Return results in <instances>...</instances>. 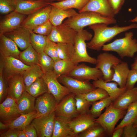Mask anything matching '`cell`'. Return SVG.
<instances>
[{"label":"cell","mask_w":137,"mask_h":137,"mask_svg":"<svg viewBox=\"0 0 137 137\" xmlns=\"http://www.w3.org/2000/svg\"><path fill=\"white\" fill-rule=\"evenodd\" d=\"M92 83L96 88H100L105 90L113 101L127 89L126 87L123 88L118 87V84L115 82H105L102 78L93 81Z\"/></svg>","instance_id":"d4e9b609"},{"label":"cell","mask_w":137,"mask_h":137,"mask_svg":"<svg viewBox=\"0 0 137 137\" xmlns=\"http://www.w3.org/2000/svg\"><path fill=\"white\" fill-rule=\"evenodd\" d=\"M77 65L72 60L59 59L54 61L53 71L58 76L67 75Z\"/></svg>","instance_id":"d590c367"},{"label":"cell","mask_w":137,"mask_h":137,"mask_svg":"<svg viewBox=\"0 0 137 137\" xmlns=\"http://www.w3.org/2000/svg\"><path fill=\"white\" fill-rule=\"evenodd\" d=\"M77 95L83 97L88 101L92 102L109 96L105 90L100 88H96L85 94Z\"/></svg>","instance_id":"b9f144b4"},{"label":"cell","mask_w":137,"mask_h":137,"mask_svg":"<svg viewBox=\"0 0 137 137\" xmlns=\"http://www.w3.org/2000/svg\"><path fill=\"white\" fill-rule=\"evenodd\" d=\"M8 129L6 123L4 124L3 122L0 121V129L1 130H5Z\"/></svg>","instance_id":"9f6ffc18"},{"label":"cell","mask_w":137,"mask_h":137,"mask_svg":"<svg viewBox=\"0 0 137 137\" xmlns=\"http://www.w3.org/2000/svg\"><path fill=\"white\" fill-rule=\"evenodd\" d=\"M8 95L12 97L16 101L25 91V86L22 74L14 76L7 80Z\"/></svg>","instance_id":"603a6c76"},{"label":"cell","mask_w":137,"mask_h":137,"mask_svg":"<svg viewBox=\"0 0 137 137\" xmlns=\"http://www.w3.org/2000/svg\"><path fill=\"white\" fill-rule=\"evenodd\" d=\"M133 35L131 31L126 32L124 38L116 39L111 43L104 45L102 50L115 52L122 59L126 57L132 58L137 52V40L133 38Z\"/></svg>","instance_id":"3957f363"},{"label":"cell","mask_w":137,"mask_h":137,"mask_svg":"<svg viewBox=\"0 0 137 137\" xmlns=\"http://www.w3.org/2000/svg\"><path fill=\"white\" fill-rule=\"evenodd\" d=\"M123 137H137V127L133 124L127 125L124 127Z\"/></svg>","instance_id":"681fc988"},{"label":"cell","mask_w":137,"mask_h":137,"mask_svg":"<svg viewBox=\"0 0 137 137\" xmlns=\"http://www.w3.org/2000/svg\"><path fill=\"white\" fill-rule=\"evenodd\" d=\"M8 93L7 81L4 77L3 73V66L0 62V102H2L5 98L7 97Z\"/></svg>","instance_id":"7dc6e473"},{"label":"cell","mask_w":137,"mask_h":137,"mask_svg":"<svg viewBox=\"0 0 137 137\" xmlns=\"http://www.w3.org/2000/svg\"><path fill=\"white\" fill-rule=\"evenodd\" d=\"M44 52L54 61L60 59L58 54L57 43L50 41L48 38Z\"/></svg>","instance_id":"f6af8a7d"},{"label":"cell","mask_w":137,"mask_h":137,"mask_svg":"<svg viewBox=\"0 0 137 137\" xmlns=\"http://www.w3.org/2000/svg\"><path fill=\"white\" fill-rule=\"evenodd\" d=\"M84 11L96 12L109 18H114L115 15L108 0H89L84 8L79 12Z\"/></svg>","instance_id":"ac0fdd59"},{"label":"cell","mask_w":137,"mask_h":137,"mask_svg":"<svg viewBox=\"0 0 137 137\" xmlns=\"http://www.w3.org/2000/svg\"><path fill=\"white\" fill-rule=\"evenodd\" d=\"M13 40L21 50H24L30 44V31L22 27L5 33Z\"/></svg>","instance_id":"d6986e66"},{"label":"cell","mask_w":137,"mask_h":137,"mask_svg":"<svg viewBox=\"0 0 137 137\" xmlns=\"http://www.w3.org/2000/svg\"><path fill=\"white\" fill-rule=\"evenodd\" d=\"M76 109L79 114L89 113L90 107L92 102L88 101L79 95H75Z\"/></svg>","instance_id":"7bdbcfd3"},{"label":"cell","mask_w":137,"mask_h":137,"mask_svg":"<svg viewBox=\"0 0 137 137\" xmlns=\"http://www.w3.org/2000/svg\"><path fill=\"white\" fill-rule=\"evenodd\" d=\"M116 22L114 18L105 17L94 12L84 11L68 18L63 23L77 32L85 27L96 23H104L108 25L115 24Z\"/></svg>","instance_id":"7a4b0ae2"},{"label":"cell","mask_w":137,"mask_h":137,"mask_svg":"<svg viewBox=\"0 0 137 137\" xmlns=\"http://www.w3.org/2000/svg\"><path fill=\"white\" fill-rule=\"evenodd\" d=\"M37 117L35 110L30 113L21 114L15 119L6 124L8 129L15 128L23 130L25 127L31 123L32 120Z\"/></svg>","instance_id":"f546056e"},{"label":"cell","mask_w":137,"mask_h":137,"mask_svg":"<svg viewBox=\"0 0 137 137\" xmlns=\"http://www.w3.org/2000/svg\"><path fill=\"white\" fill-rule=\"evenodd\" d=\"M18 137H26V134L23 130L20 131Z\"/></svg>","instance_id":"6f0895ef"},{"label":"cell","mask_w":137,"mask_h":137,"mask_svg":"<svg viewBox=\"0 0 137 137\" xmlns=\"http://www.w3.org/2000/svg\"><path fill=\"white\" fill-rule=\"evenodd\" d=\"M108 135L104 128L95 122L84 131L78 134L76 137H105Z\"/></svg>","instance_id":"836d02e7"},{"label":"cell","mask_w":137,"mask_h":137,"mask_svg":"<svg viewBox=\"0 0 137 137\" xmlns=\"http://www.w3.org/2000/svg\"><path fill=\"white\" fill-rule=\"evenodd\" d=\"M95 119L89 113L79 114L69 120V125L76 136L93 124Z\"/></svg>","instance_id":"ffe728a7"},{"label":"cell","mask_w":137,"mask_h":137,"mask_svg":"<svg viewBox=\"0 0 137 137\" xmlns=\"http://www.w3.org/2000/svg\"><path fill=\"white\" fill-rule=\"evenodd\" d=\"M35 97L24 91L16 101L18 110L21 114L30 113L35 110Z\"/></svg>","instance_id":"f1b7e54d"},{"label":"cell","mask_w":137,"mask_h":137,"mask_svg":"<svg viewBox=\"0 0 137 137\" xmlns=\"http://www.w3.org/2000/svg\"><path fill=\"white\" fill-rule=\"evenodd\" d=\"M21 52L13 40L4 34H0L1 56L4 57H12L19 59Z\"/></svg>","instance_id":"7402d4cb"},{"label":"cell","mask_w":137,"mask_h":137,"mask_svg":"<svg viewBox=\"0 0 137 137\" xmlns=\"http://www.w3.org/2000/svg\"><path fill=\"white\" fill-rule=\"evenodd\" d=\"M25 91L35 97L48 92L47 85L43 77L38 78L29 86L25 88Z\"/></svg>","instance_id":"d6a6232c"},{"label":"cell","mask_w":137,"mask_h":137,"mask_svg":"<svg viewBox=\"0 0 137 137\" xmlns=\"http://www.w3.org/2000/svg\"><path fill=\"white\" fill-rule=\"evenodd\" d=\"M15 11L4 15L0 21V34H4L21 27L27 16Z\"/></svg>","instance_id":"e0dca14e"},{"label":"cell","mask_w":137,"mask_h":137,"mask_svg":"<svg viewBox=\"0 0 137 137\" xmlns=\"http://www.w3.org/2000/svg\"><path fill=\"white\" fill-rule=\"evenodd\" d=\"M39 54L38 64L44 73L53 71L54 61L44 52Z\"/></svg>","instance_id":"60d3db41"},{"label":"cell","mask_w":137,"mask_h":137,"mask_svg":"<svg viewBox=\"0 0 137 137\" xmlns=\"http://www.w3.org/2000/svg\"><path fill=\"white\" fill-rule=\"evenodd\" d=\"M125 0H108L115 14L118 13L124 3Z\"/></svg>","instance_id":"f907efd6"},{"label":"cell","mask_w":137,"mask_h":137,"mask_svg":"<svg viewBox=\"0 0 137 137\" xmlns=\"http://www.w3.org/2000/svg\"><path fill=\"white\" fill-rule=\"evenodd\" d=\"M29 0V1H37L38 0Z\"/></svg>","instance_id":"6125c7cd"},{"label":"cell","mask_w":137,"mask_h":137,"mask_svg":"<svg viewBox=\"0 0 137 137\" xmlns=\"http://www.w3.org/2000/svg\"><path fill=\"white\" fill-rule=\"evenodd\" d=\"M57 44L59 58L63 60H72L75 52L74 45L59 43Z\"/></svg>","instance_id":"ab89813d"},{"label":"cell","mask_w":137,"mask_h":137,"mask_svg":"<svg viewBox=\"0 0 137 137\" xmlns=\"http://www.w3.org/2000/svg\"><path fill=\"white\" fill-rule=\"evenodd\" d=\"M58 80L71 93L75 95L85 94L96 88L89 81L79 80L66 75L59 76Z\"/></svg>","instance_id":"52a82bcc"},{"label":"cell","mask_w":137,"mask_h":137,"mask_svg":"<svg viewBox=\"0 0 137 137\" xmlns=\"http://www.w3.org/2000/svg\"><path fill=\"white\" fill-rule=\"evenodd\" d=\"M96 59L95 67L101 71L104 81H111L114 73L112 67L113 65L121 63V60L107 52L99 54Z\"/></svg>","instance_id":"8992f818"},{"label":"cell","mask_w":137,"mask_h":137,"mask_svg":"<svg viewBox=\"0 0 137 137\" xmlns=\"http://www.w3.org/2000/svg\"><path fill=\"white\" fill-rule=\"evenodd\" d=\"M89 0H65L62 1L48 3L49 5L64 9H76L80 11Z\"/></svg>","instance_id":"e575fe53"},{"label":"cell","mask_w":137,"mask_h":137,"mask_svg":"<svg viewBox=\"0 0 137 137\" xmlns=\"http://www.w3.org/2000/svg\"><path fill=\"white\" fill-rule=\"evenodd\" d=\"M129 21L132 22H137V15L135 18L132 19L131 20Z\"/></svg>","instance_id":"91938a15"},{"label":"cell","mask_w":137,"mask_h":137,"mask_svg":"<svg viewBox=\"0 0 137 137\" xmlns=\"http://www.w3.org/2000/svg\"><path fill=\"white\" fill-rule=\"evenodd\" d=\"M55 111L51 114L37 117L31 124L35 128L38 137H52L53 133Z\"/></svg>","instance_id":"8fae6325"},{"label":"cell","mask_w":137,"mask_h":137,"mask_svg":"<svg viewBox=\"0 0 137 137\" xmlns=\"http://www.w3.org/2000/svg\"><path fill=\"white\" fill-rule=\"evenodd\" d=\"M78 13L73 9H65L52 6L49 20L53 26H56L62 24L65 19L75 16Z\"/></svg>","instance_id":"484cf974"},{"label":"cell","mask_w":137,"mask_h":137,"mask_svg":"<svg viewBox=\"0 0 137 137\" xmlns=\"http://www.w3.org/2000/svg\"><path fill=\"white\" fill-rule=\"evenodd\" d=\"M131 69H137V55L135 57L134 61L131 65Z\"/></svg>","instance_id":"11a10c76"},{"label":"cell","mask_w":137,"mask_h":137,"mask_svg":"<svg viewBox=\"0 0 137 137\" xmlns=\"http://www.w3.org/2000/svg\"><path fill=\"white\" fill-rule=\"evenodd\" d=\"M58 76L53 71L44 73L43 77L47 85L48 92L55 97L57 104L71 92L58 80Z\"/></svg>","instance_id":"9c48e42d"},{"label":"cell","mask_w":137,"mask_h":137,"mask_svg":"<svg viewBox=\"0 0 137 137\" xmlns=\"http://www.w3.org/2000/svg\"><path fill=\"white\" fill-rule=\"evenodd\" d=\"M53 25L49 20L34 28L32 31L34 33L46 36L51 33Z\"/></svg>","instance_id":"bcb514c9"},{"label":"cell","mask_w":137,"mask_h":137,"mask_svg":"<svg viewBox=\"0 0 137 137\" xmlns=\"http://www.w3.org/2000/svg\"><path fill=\"white\" fill-rule=\"evenodd\" d=\"M70 119L55 116L52 137H76L69 125Z\"/></svg>","instance_id":"cb8c5ba5"},{"label":"cell","mask_w":137,"mask_h":137,"mask_svg":"<svg viewBox=\"0 0 137 137\" xmlns=\"http://www.w3.org/2000/svg\"><path fill=\"white\" fill-rule=\"evenodd\" d=\"M16 0H0V13L5 15L15 11Z\"/></svg>","instance_id":"ee69618b"},{"label":"cell","mask_w":137,"mask_h":137,"mask_svg":"<svg viewBox=\"0 0 137 137\" xmlns=\"http://www.w3.org/2000/svg\"><path fill=\"white\" fill-rule=\"evenodd\" d=\"M92 35L86 30L83 29L77 32L76 35L74 46L75 52L72 60L78 65L80 62H86L95 64L96 59L90 56L87 50L86 41H90L92 38Z\"/></svg>","instance_id":"277c9868"},{"label":"cell","mask_w":137,"mask_h":137,"mask_svg":"<svg viewBox=\"0 0 137 137\" xmlns=\"http://www.w3.org/2000/svg\"><path fill=\"white\" fill-rule=\"evenodd\" d=\"M20 130L15 128H9L0 134V137H18Z\"/></svg>","instance_id":"f5cc1de1"},{"label":"cell","mask_w":137,"mask_h":137,"mask_svg":"<svg viewBox=\"0 0 137 137\" xmlns=\"http://www.w3.org/2000/svg\"><path fill=\"white\" fill-rule=\"evenodd\" d=\"M57 104L54 97L49 92L37 98L35 105L37 117L47 115L55 111Z\"/></svg>","instance_id":"9a60e30c"},{"label":"cell","mask_w":137,"mask_h":137,"mask_svg":"<svg viewBox=\"0 0 137 137\" xmlns=\"http://www.w3.org/2000/svg\"><path fill=\"white\" fill-rule=\"evenodd\" d=\"M17 106L16 101L7 96L0 104L1 122L6 123L10 122L21 115Z\"/></svg>","instance_id":"2e32d148"},{"label":"cell","mask_w":137,"mask_h":137,"mask_svg":"<svg viewBox=\"0 0 137 137\" xmlns=\"http://www.w3.org/2000/svg\"><path fill=\"white\" fill-rule=\"evenodd\" d=\"M89 27L93 31L94 35L87 43V46L89 49L100 51L105 43L111 41L118 34L131 29H137V24L133 23L122 27L116 25L110 27L105 23H98L90 25Z\"/></svg>","instance_id":"6da1fadb"},{"label":"cell","mask_w":137,"mask_h":137,"mask_svg":"<svg viewBox=\"0 0 137 137\" xmlns=\"http://www.w3.org/2000/svg\"><path fill=\"white\" fill-rule=\"evenodd\" d=\"M77 32L73 28L63 23L57 26H53L51 33L47 37L49 40L56 43L74 45Z\"/></svg>","instance_id":"ba28073f"},{"label":"cell","mask_w":137,"mask_h":137,"mask_svg":"<svg viewBox=\"0 0 137 137\" xmlns=\"http://www.w3.org/2000/svg\"><path fill=\"white\" fill-rule=\"evenodd\" d=\"M3 66V75L7 81L11 77L22 74L31 66L27 65L19 59L12 57H3L0 56V61Z\"/></svg>","instance_id":"30bf717a"},{"label":"cell","mask_w":137,"mask_h":137,"mask_svg":"<svg viewBox=\"0 0 137 137\" xmlns=\"http://www.w3.org/2000/svg\"><path fill=\"white\" fill-rule=\"evenodd\" d=\"M112 102L95 120L103 127L109 136H111L116 124L124 116L127 111V110L115 107Z\"/></svg>","instance_id":"5b68a950"},{"label":"cell","mask_w":137,"mask_h":137,"mask_svg":"<svg viewBox=\"0 0 137 137\" xmlns=\"http://www.w3.org/2000/svg\"><path fill=\"white\" fill-rule=\"evenodd\" d=\"M23 130L26 134V137H38L35 128L31 124L26 126Z\"/></svg>","instance_id":"816d5d0a"},{"label":"cell","mask_w":137,"mask_h":137,"mask_svg":"<svg viewBox=\"0 0 137 137\" xmlns=\"http://www.w3.org/2000/svg\"><path fill=\"white\" fill-rule=\"evenodd\" d=\"M45 1L48 3H50L53 2L55 1H58V2L62 1L65 0H44Z\"/></svg>","instance_id":"680465c9"},{"label":"cell","mask_w":137,"mask_h":137,"mask_svg":"<svg viewBox=\"0 0 137 137\" xmlns=\"http://www.w3.org/2000/svg\"><path fill=\"white\" fill-rule=\"evenodd\" d=\"M52 6L49 5L28 15L21 27L30 31L44 23L49 19Z\"/></svg>","instance_id":"4fadbf2b"},{"label":"cell","mask_w":137,"mask_h":137,"mask_svg":"<svg viewBox=\"0 0 137 137\" xmlns=\"http://www.w3.org/2000/svg\"><path fill=\"white\" fill-rule=\"evenodd\" d=\"M74 78L82 80H97L102 78L101 71L96 67H92L83 63L77 65L66 75Z\"/></svg>","instance_id":"7c38bea8"},{"label":"cell","mask_w":137,"mask_h":137,"mask_svg":"<svg viewBox=\"0 0 137 137\" xmlns=\"http://www.w3.org/2000/svg\"><path fill=\"white\" fill-rule=\"evenodd\" d=\"M112 68L114 70V73L111 81L117 83L120 88L125 87L130 70L128 63L122 61L119 63L113 66Z\"/></svg>","instance_id":"83f0119b"},{"label":"cell","mask_w":137,"mask_h":137,"mask_svg":"<svg viewBox=\"0 0 137 137\" xmlns=\"http://www.w3.org/2000/svg\"><path fill=\"white\" fill-rule=\"evenodd\" d=\"M39 54L33 48L31 44L21 52L19 59L25 64L31 66L38 64Z\"/></svg>","instance_id":"1f68e13d"},{"label":"cell","mask_w":137,"mask_h":137,"mask_svg":"<svg viewBox=\"0 0 137 137\" xmlns=\"http://www.w3.org/2000/svg\"><path fill=\"white\" fill-rule=\"evenodd\" d=\"M124 127H121L114 130L112 133V137H121L122 136Z\"/></svg>","instance_id":"db71d44e"},{"label":"cell","mask_w":137,"mask_h":137,"mask_svg":"<svg viewBox=\"0 0 137 137\" xmlns=\"http://www.w3.org/2000/svg\"><path fill=\"white\" fill-rule=\"evenodd\" d=\"M133 125L134 127H137V119L134 122Z\"/></svg>","instance_id":"94428289"},{"label":"cell","mask_w":137,"mask_h":137,"mask_svg":"<svg viewBox=\"0 0 137 137\" xmlns=\"http://www.w3.org/2000/svg\"><path fill=\"white\" fill-rule=\"evenodd\" d=\"M113 101L110 96L93 102L89 114L93 117H98L101 114L103 109L108 107Z\"/></svg>","instance_id":"74e56055"},{"label":"cell","mask_w":137,"mask_h":137,"mask_svg":"<svg viewBox=\"0 0 137 137\" xmlns=\"http://www.w3.org/2000/svg\"><path fill=\"white\" fill-rule=\"evenodd\" d=\"M44 73L38 64L31 66L22 74L25 88L29 86L39 78L42 77Z\"/></svg>","instance_id":"4dcf8cb0"},{"label":"cell","mask_w":137,"mask_h":137,"mask_svg":"<svg viewBox=\"0 0 137 137\" xmlns=\"http://www.w3.org/2000/svg\"><path fill=\"white\" fill-rule=\"evenodd\" d=\"M48 5L44 0H16L15 11L28 15Z\"/></svg>","instance_id":"44dd1931"},{"label":"cell","mask_w":137,"mask_h":137,"mask_svg":"<svg viewBox=\"0 0 137 137\" xmlns=\"http://www.w3.org/2000/svg\"><path fill=\"white\" fill-rule=\"evenodd\" d=\"M30 44L39 54L44 52L48 38L47 36L33 32L30 31Z\"/></svg>","instance_id":"f35d334b"},{"label":"cell","mask_w":137,"mask_h":137,"mask_svg":"<svg viewBox=\"0 0 137 137\" xmlns=\"http://www.w3.org/2000/svg\"><path fill=\"white\" fill-rule=\"evenodd\" d=\"M75 95L71 93L57 104L55 110V116L70 119L78 114L76 109Z\"/></svg>","instance_id":"5bb4252c"},{"label":"cell","mask_w":137,"mask_h":137,"mask_svg":"<svg viewBox=\"0 0 137 137\" xmlns=\"http://www.w3.org/2000/svg\"><path fill=\"white\" fill-rule=\"evenodd\" d=\"M137 101V87L127 90L113 101L115 107L127 110L132 103Z\"/></svg>","instance_id":"4316f807"},{"label":"cell","mask_w":137,"mask_h":137,"mask_svg":"<svg viewBox=\"0 0 137 137\" xmlns=\"http://www.w3.org/2000/svg\"><path fill=\"white\" fill-rule=\"evenodd\" d=\"M137 82V69L130 70L127 76L126 87L127 89L134 87Z\"/></svg>","instance_id":"c3c4849f"},{"label":"cell","mask_w":137,"mask_h":137,"mask_svg":"<svg viewBox=\"0 0 137 137\" xmlns=\"http://www.w3.org/2000/svg\"><path fill=\"white\" fill-rule=\"evenodd\" d=\"M127 110L126 113L123 119L115 128L114 130L133 124L137 119V101L130 105Z\"/></svg>","instance_id":"8d00e7d4"}]
</instances>
